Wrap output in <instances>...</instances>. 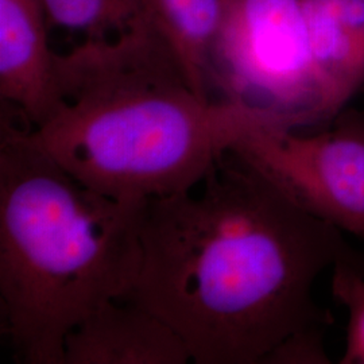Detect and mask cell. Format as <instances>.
Masks as SVG:
<instances>
[{
  "label": "cell",
  "mask_w": 364,
  "mask_h": 364,
  "mask_svg": "<svg viewBox=\"0 0 364 364\" xmlns=\"http://www.w3.org/2000/svg\"><path fill=\"white\" fill-rule=\"evenodd\" d=\"M279 127L336 117L313 60L302 0H221L208 85Z\"/></svg>",
  "instance_id": "obj_4"
},
{
  "label": "cell",
  "mask_w": 364,
  "mask_h": 364,
  "mask_svg": "<svg viewBox=\"0 0 364 364\" xmlns=\"http://www.w3.org/2000/svg\"><path fill=\"white\" fill-rule=\"evenodd\" d=\"M299 208L364 237V119L302 134L260 122L231 149Z\"/></svg>",
  "instance_id": "obj_5"
},
{
  "label": "cell",
  "mask_w": 364,
  "mask_h": 364,
  "mask_svg": "<svg viewBox=\"0 0 364 364\" xmlns=\"http://www.w3.org/2000/svg\"><path fill=\"white\" fill-rule=\"evenodd\" d=\"M49 26L42 0H0V97L31 129L61 102Z\"/></svg>",
  "instance_id": "obj_6"
},
{
  "label": "cell",
  "mask_w": 364,
  "mask_h": 364,
  "mask_svg": "<svg viewBox=\"0 0 364 364\" xmlns=\"http://www.w3.org/2000/svg\"><path fill=\"white\" fill-rule=\"evenodd\" d=\"M55 73L61 102L31 134L78 181L119 200L191 189L245 132L269 122L201 96L147 16L117 38L57 53Z\"/></svg>",
  "instance_id": "obj_2"
},
{
  "label": "cell",
  "mask_w": 364,
  "mask_h": 364,
  "mask_svg": "<svg viewBox=\"0 0 364 364\" xmlns=\"http://www.w3.org/2000/svg\"><path fill=\"white\" fill-rule=\"evenodd\" d=\"M147 19L161 33L196 91L209 93V55L220 22L221 0H142Z\"/></svg>",
  "instance_id": "obj_9"
},
{
  "label": "cell",
  "mask_w": 364,
  "mask_h": 364,
  "mask_svg": "<svg viewBox=\"0 0 364 364\" xmlns=\"http://www.w3.org/2000/svg\"><path fill=\"white\" fill-rule=\"evenodd\" d=\"M192 355L162 317L129 299L109 301L68 335L64 364H186Z\"/></svg>",
  "instance_id": "obj_7"
},
{
  "label": "cell",
  "mask_w": 364,
  "mask_h": 364,
  "mask_svg": "<svg viewBox=\"0 0 364 364\" xmlns=\"http://www.w3.org/2000/svg\"><path fill=\"white\" fill-rule=\"evenodd\" d=\"M364 267L338 227L299 208L232 150L188 191L144 205L142 259L122 299L162 317L196 364H324L313 287Z\"/></svg>",
  "instance_id": "obj_1"
},
{
  "label": "cell",
  "mask_w": 364,
  "mask_h": 364,
  "mask_svg": "<svg viewBox=\"0 0 364 364\" xmlns=\"http://www.w3.org/2000/svg\"><path fill=\"white\" fill-rule=\"evenodd\" d=\"M332 293L348 311L343 364H364V267L340 263L332 270Z\"/></svg>",
  "instance_id": "obj_11"
},
{
  "label": "cell",
  "mask_w": 364,
  "mask_h": 364,
  "mask_svg": "<svg viewBox=\"0 0 364 364\" xmlns=\"http://www.w3.org/2000/svg\"><path fill=\"white\" fill-rule=\"evenodd\" d=\"M50 26L107 41L129 33L144 18L142 0H42Z\"/></svg>",
  "instance_id": "obj_10"
},
{
  "label": "cell",
  "mask_w": 364,
  "mask_h": 364,
  "mask_svg": "<svg viewBox=\"0 0 364 364\" xmlns=\"http://www.w3.org/2000/svg\"><path fill=\"white\" fill-rule=\"evenodd\" d=\"M146 201L78 181L1 105L0 332L22 363L64 364L66 335L130 291Z\"/></svg>",
  "instance_id": "obj_3"
},
{
  "label": "cell",
  "mask_w": 364,
  "mask_h": 364,
  "mask_svg": "<svg viewBox=\"0 0 364 364\" xmlns=\"http://www.w3.org/2000/svg\"><path fill=\"white\" fill-rule=\"evenodd\" d=\"M314 65L335 115L364 87V0H302Z\"/></svg>",
  "instance_id": "obj_8"
}]
</instances>
